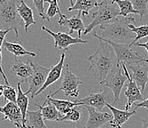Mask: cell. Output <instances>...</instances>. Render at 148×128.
<instances>
[{"instance_id": "6da1fadb", "label": "cell", "mask_w": 148, "mask_h": 128, "mask_svg": "<svg viewBox=\"0 0 148 128\" xmlns=\"http://www.w3.org/2000/svg\"><path fill=\"white\" fill-rule=\"evenodd\" d=\"M91 63L89 71L99 83L105 80L106 77L116 67V58L114 49L110 44L99 40L97 49L88 57Z\"/></svg>"}, {"instance_id": "7a4b0ae2", "label": "cell", "mask_w": 148, "mask_h": 128, "mask_svg": "<svg viewBox=\"0 0 148 128\" xmlns=\"http://www.w3.org/2000/svg\"><path fill=\"white\" fill-rule=\"evenodd\" d=\"M136 25L135 18L132 16L118 17L114 22L105 27H99L102 30L103 38L117 44H128L132 39L134 40L136 35L129 27V25Z\"/></svg>"}, {"instance_id": "3957f363", "label": "cell", "mask_w": 148, "mask_h": 128, "mask_svg": "<svg viewBox=\"0 0 148 128\" xmlns=\"http://www.w3.org/2000/svg\"><path fill=\"white\" fill-rule=\"evenodd\" d=\"M119 16V9L111 2L107 0H103L99 3L97 10L92 14V20L87 26H86L83 34L87 35L92 32L97 26L99 27L114 22Z\"/></svg>"}, {"instance_id": "277c9868", "label": "cell", "mask_w": 148, "mask_h": 128, "mask_svg": "<svg viewBox=\"0 0 148 128\" xmlns=\"http://www.w3.org/2000/svg\"><path fill=\"white\" fill-rule=\"evenodd\" d=\"M20 18L16 0H0V29L14 31L16 41L18 38V28L21 25Z\"/></svg>"}, {"instance_id": "5b68a950", "label": "cell", "mask_w": 148, "mask_h": 128, "mask_svg": "<svg viewBox=\"0 0 148 128\" xmlns=\"http://www.w3.org/2000/svg\"><path fill=\"white\" fill-rule=\"evenodd\" d=\"M94 36L99 40H102L111 46L116 55V67H122V63L125 64V66L132 65V64L138 63V62L146 59L140 55L138 52L133 50L132 48H130L129 44H122L112 42V41L103 38L101 36H98L96 33H94Z\"/></svg>"}, {"instance_id": "8992f818", "label": "cell", "mask_w": 148, "mask_h": 128, "mask_svg": "<svg viewBox=\"0 0 148 128\" xmlns=\"http://www.w3.org/2000/svg\"><path fill=\"white\" fill-rule=\"evenodd\" d=\"M127 80L125 75L122 67H116L108 75L105 80L99 83L103 87H107L111 90L114 97V104H116L120 100V94L123 86Z\"/></svg>"}, {"instance_id": "52a82bcc", "label": "cell", "mask_w": 148, "mask_h": 128, "mask_svg": "<svg viewBox=\"0 0 148 128\" xmlns=\"http://www.w3.org/2000/svg\"><path fill=\"white\" fill-rule=\"evenodd\" d=\"M65 68V74H64V78L62 79L60 87L57 91L50 94L51 97L56 95L60 91H63L66 97H69L77 98L79 96L80 92H79L78 87L80 85L83 83V81L80 77L76 76L75 74L70 71L69 68V64H66Z\"/></svg>"}, {"instance_id": "ba28073f", "label": "cell", "mask_w": 148, "mask_h": 128, "mask_svg": "<svg viewBox=\"0 0 148 128\" xmlns=\"http://www.w3.org/2000/svg\"><path fill=\"white\" fill-rule=\"evenodd\" d=\"M29 62L33 67V72L27 81L29 88L25 94L26 95L30 94V97L32 99H34L35 94L41 89V87L45 83L50 68H47V67L36 64V63H33L30 60H29Z\"/></svg>"}, {"instance_id": "9c48e42d", "label": "cell", "mask_w": 148, "mask_h": 128, "mask_svg": "<svg viewBox=\"0 0 148 128\" xmlns=\"http://www.w3.org/2000/svg\"><path fill=\"white\" fill-rule=\"evenodd\" d=\"M122 67L125 75L126 76L127 81H128L127 84V88L125 91V95L127 99V102L125 104V110H129V109L130 108V107L134 102H142L145 100V99L143 97L142 93L140 91L139 88L138 87L136 83L134 82V79L130 77V75L127 71V68H126L125 64L122 63Z\"/></svg>"}, {"instance_id": "30bf717a", "label": "cell", "mask_w": 148, "mask_h": 128, "mask_svg": "<svg viewBox=\"0 0 148 128\" xmlns=\"http://www.w3.org/2000/svg\"><path fill=\"white\" fill-rule=\"evenodd\" d=\"M127 66L132 71V73L130 74V77L134 79L143 94L146 84L148 83V60L145 59Z\"/></svg>"}, {"instance_id": "8fae6325", "label": "cell", "mask_w": 148, "mask_h": 128, "mask_svg": "<svg viewBox=\"0 0 148 128\" xmlns=\"http://www.w3.org/2000/svg\"><path fill=\"white\" fill-rule=\"evenodd\" d=\"M41 29L53 38L54 41H55V47L56 48H58L60 50H68L69 46L74 45V44H86L88 42V41L86 40H83L78 37H72L69 33L67 34V33H60V32H58V33L52 32V30L47 28L45 26H42Z\"/></svg>"}, {"instance_id": "7c38bea8", "label": "cell", "mask_w": 148, "mask_h": 128, "mask_svg": "<svg viewBox=\"0 0 148 128\" xmlns=\"http://www.w3.org/2000/svg\"><path fill=\"white\" fill-rule=\"evenodd\" d=\"M84 106L88 112V118L83 128H99L112 120L113 116L107 112L99 111L90 106Z\"/></svg>"}, {"instance_id": "4fadbf2b", "label": "cell", "mask_w": 148, "mask_h": 128, "mask_svg": "<svg viewBox=\"0 0 148 128\" xmlns=\"http://www.w3.org/2000/svg\"><path fill=\"white\" fill-rule=\"evenodd\" d=\"M0 113L4 115L3 120H9L17 128H25L23 124L21 112L16 104L8 102L3 107H0Z\"/></svg>"}, {"instance_id": "5bb4252c", "label": "cell", "mask_w": 148, "mask_h": 128, "mask_svg": "<svg viewBox=\"0 0 148 128\" xmlns=\"http://www.w3.org/2000/svg\"><path fill=\"white\" fill-rule=\"evenodd\" d=\"M27 63H24L21 60L17 58V57L14 56V60L10 66V71L14 76L17 77V79L21 82L27 83L28 78L32 75L33 72V67L31 66L29 59H27Z\"/></svg>"}, {"instance_id": "9a60e30c", "label": "cell", "mask_w": 148, "mask_h": 128, "mask_svg": "<svg viewBox=\"0 0 148 128\" xmlns=\"http://www.w3.org/2000/svg\"><path fill=\"white\" fill-rule=\"evenodd\" d=\"M66 57V54L65 52H62L61 55H60V59L59 60L58 63L55 66H52L50 68L49 70V72L47 75V77L46 79L45 83L44 84V86L41 87V89L38 91L36 94H35V97L38 96V94H40L41 93H42L43 91H45L48 87L52 85L53 83H55L56 82H57L59 79H60V76L62 75V71L64 69V60H65Z\"/></svg>"}, {"instance_id": "2e32d148", "label": "cell", "mask_w": 148, "mask_h": 128, "mask_svg": "<svg viewBox=\"0 0 148 128\" xmlns=\"http://www.w3.org/2000/svg\"><path fill=\"white\" fill-rule=\"evenodd\" d=\"M80 12L75 16H73L71 18H67L65 15L62 18H59L58 25L60 26H67L69 28V34L71 35L76 31L78 34V38H81L82 33H84L86 27H85L83 21L81 18Z\"/></svg>"}, {"instance_id": "e0dca14e", "label": "cell", "mask_w": 148, "mask_h": 128, "mask_svg": "<svg viewBox=\"0 0 148 128\" xmlns=\"http://www.w3.org/2000/svg\"><path fill=\"white\" fill-rule=\"evenodd\" d=\"M74 102L82 103L83 106L86 105L92 107L99 111H102L103 109L106 106V103H107L104 91H101L97 93H93L86 97L75 99Z\"/></svg>"}, {"instance_id": "ac0fdd59", "label": "cell", "mask_w": 148, "mask_h": 128, "mask_svg": "<svg viewBox=\"0 0 148 128\" xmlns=\"http://www.w3.org/2000/svg\"><path fill=\"white\" fill-rule=\"evenodd\" d=\"M106 106L110 109L113 114V118L110 122V125L113 128H122L124 124L127 122L129 118L135 115L136 113V110H132V111L119 110V109L114 107L108 102L106 103Z\"/></svg>"}, {"instance_id": "d6986e66", "label": "cell", "mask_w": 148, "mask_h": 128, "mask_svg": "<svg viewBox=\"0 0 148 128\" xmlns=\"http://www.w3.org/2000/svg\"><path fill=\"white\" fill-rule=\"evenodd\" d=\"M17 11L20 18L22 19L25 24V31L27 33L28 29L32 25H36V22L33 16V9L29 8L25 2L24 0H21V2L18 5H17Z\"/></svg>"}, {"instance_id": "ffe728a7", "label": "cell", "mask_w": 148, "mask_h": 128, "mask_svg": "<svg viewBox=\"0 0 148 128\" xmlns=\"http://www.w3.org/2000/svg\"><path fill=\"white\" fill-rule=\"evenodd\" d=\"M45 101H48L50 103H52L62 116L66 114L72 108L77 107V106H83V104L80 103V102H75L74 101L72 102L70 100H64V99H54V98L51 97L50 94L47 96V99Z\"/></svg>"}, {"instance_id": "44dd1931", "label": "cell", "mask_w": 148, "mask_h": 128, "mask_svg": "<svg viewBox=\"0 0 148 128\" xmlns=\"http://www.w3.org/2000/svg\"><path fill=\"white\" fill-rule=\"evenodd\" d=\"M43 104L44 105H42L35 104V105L41 110L44 121L47 120V121H50V122H58L59 119L62 116V115L59 113L56 107L48 101H45Z\"/></svg>"}, {"instance_id": "7402d4cb", "label": "cell", "mask_w": 148, "mask_h": 128, "mask_svg": "<svg viewBox=\"0 0 148 128\" xmlns=\"http://www.w3.org/2000/svg\"><path fill=\"white\" fill-rule=\"evenodd\" d=\"M99 3L97 0H76L72 6L68 8V11L77 10L80 12L83 16L89 15V11L95 8H98Z\"/></svg>"}, {"instance_id": "603a6c76", "label": "cell", "mask_w": 148, "mask_h": 128, "mask_svg": "<svg viewBox=\"0 0 148 128\" xmlns=\"http://www.w3.org/2000/svg\"><path fill=\"white\" fill-rule=\"evenodd\" d=\"M26 126L27 128H47L39 108L34 111L28 110L26 117Z\"/></svg>"}, {"instance_id": "cb8c5ba5", "label": "cell", "mask_w": 148, "mask_h": 128, "mask_svg": "<svg viewBox=\"0 0 148 128\" xmlns=\"http://www.w3.org/2000/svg\"><path fill=\"white\" fill-rule=\"evenodd\" d=\"M17 88H18V93H17V99L16 105L20 109L22 114L23 117V124L25 128H27L26 126V117L27 113L28 111V105H29V98L27 95L23 92L21 88V83L18 82L17 84Z\"/></svg>"}, {"instance_id": "d4e9b609", "label": "cell", "mask_w": 148, "mask_h": 128, "mask_svg": "<svg viewBox=\"0 0 148 128\" xmlns=\"http://www.w3.org/2000/svg\"><path fill=\"white\" fill-rule=\"evenodd\" d=\"M3 47L7 51L13 54L15 57H21V56H32L36 57V54L29 52L22 47L21 44L16 43H10L5 41L3 42Z\"/></svg>"}, {"instance_id": "484cf974", "label": "cell", "mask_w": 148, "mask_h": 128, "mask_svg": "<svg viewBox=\"0 0 148 128\" xmlns=\"http://www.w3.org/2000/svg\"><path fill=\"white\" fill-rule=\"evenodd\" d=\"M111 3L117 4L119 9V16L127 17L129 14H138L134 10L133 5L130 0H111Z\"/></svg>"}, {"instance_id": "4316f807", "label": "cell", "mask_w": 148, "mask_h": 128, "mask_svg": "<svg viewBox=\"0 0 148 128\" xmlns=\"http://www.w3.org/2000/svg\"><path fill=\"white\" fill-rule=\"evenodd\" d=\"M129 27L131 29L132 32L136 35L135 38L129 44L130 48H132V46H134L136 43L138 42V40L148 36V24L139 27H136L133 24H130L129 25Z\"/></svg>"}, {"instance_id": "83f0119b", "label": "cell", "mask_w": 148, "mask_h": 128, "mask_svg": "<svg viewBox=\"0 0 148 128\" xmlns=\"http://www.w3.org/2000/svg\"><path fill=\"white\" fill-rule=\"evenodd\" d=\"M134 10L138 12L140 21H142L145 15L147 13L148 0H130Z\"/></svg>"}, {"instance_id": "f1b7e54d", "label": "cell", "mask_w": 148, "mask_h": 128, "mask_svg": "<svg viewBox=\"0 0 148 128\" xmlns=\"http://www.w3.org/2000/svg\"><path fill=\"white\" fill-rule=\"evenodd\" d=\"M81 118V112L79 110L74 107L67 113L65 115L62 116L59 119L58 122H79Z\"/></svg>"}, {"instance_id": "f546056e", "label": "cell", "mask_w": 148, "mask_h": 128, "mask_svg": "<svg viewBox=\"0 0 148 128\" xmlns=\"http://www.w3.org/2000/svg\"><path fill=\"white\" fill-rule=\"evenodd\" d=\"M3 97L5 100L16 104L17 93L14 88L12 87L11 86H6V85H5Z\"/></svg>"}, {"instance_id": "4dcf8cb0", "label": "cell", "mask_w": 148, "mask_h": 128, "mask_svg": "<svg viewBox=\"0 0 148 128\" xmlns=\"http://www.w3.org/2000/svg\"><path fill=\"white\" fill-rule=\"evenodd\" d=\"M57 13L59 14V18H62L64 16V14L61 13L60 8H59L58 3L57 2H52L49 3V8L47 9V11L46 13V16H47V21H50V19L53 18Z\"/></svg>"}, {"instance_id": "1f68e13d", "label": "cell", "mask_w": 148, "mask_h": 128, "mask_svg": "<svg viewBox=\"0 0 148 128\" xmlns=\"http://www.w3.org/2000/svg\"><path fill=\"white\" fill-rule=\"evenodd\" d=\"M44 2L45 0H33V5L38 15L41 17L42 21L47 20V16H46L45 9H44Z\"/></svg>"}, {"instance_id": "d6a6232c", "label": "cell", "mask_w": 148, "mask_h": 128, "mask_svg": "<svg viewBox=\"0 0 148 128\" xmlns=\"http://www.w3.org/2000/svg\"><path fill=\"white\" fill-rule=\"evenodd\" d=\"M2 49H0V74L2 75V79H3L4 82H5V85L6 86H10V83H9L8 80L7 79V77L6 75H5L4 73V71L2 69Z\"/></svg>"}, {"instance_id": "836d02e7", "label": "cell", "mask_w": 148, "mask_h": 128, "mask_svg": "<svg viewBox=\"0 0 148 128\" xmlns=\"http://www.w3.org/2000/svg\"><path fill=\"white\" fill-rule=\"evenodd\" d=\"M135 107L136 109H138L139 108V107H141V108H145L148 110V97L146 99H145L143 102H139V103L138 104H136Z\"/></svg>"}, {"instance_id": "e575fe53", "label": "cell", "mask_w": 148, "mask_h": 128, "mask_svg": "<svg viewBox=\"0 0 148 128\" xmlns=\"http://www.w3.org/2000/svg\"><path fill=\"white\" fill-rule=\"evenodd\" d=\"M11 31L10 29H7V30H3V29H0V44H3V42L5 41V38L8 33Z\"/></svg>"}, {"instance_id": "d590c367", "label": "cell", "mask_w": 148, "mask_h": 128, "mask_svg": "<svg viewBox=\"0 0 148 128\" xmlns=\"http://www.w3.org/2000/svg\"><path fill=\"white\" fill-rule=\"evenodd\" d=\"M135 46H137V47H143L146 49V51L147 52L148 54V41H146L145 43H142V42H137L134 44Z\"/></svg>"}, {"instance_id": "8d00e7d4", "label": "cell", "mask_w": 148, "mask_h": 128, "mask_svg": "<svg viewBox=\"0 0 148 128\" xmlns=\"http://www.w3.org/2000/svg\"><path fill=\"white\" fill-rule=\"evenodd\" d=\"M141 122L142 123V128H148V119H142L141 118Z\"/></svg>"}, {"instance_id": "74e56055", "label": "cell", "mask_w": 148, "mask_h": 128, "mask_svg": "<svg viewBox=\"0 0 148 128\" xmlns=\"http://www.w3.org/2000/svg\"><path fill=\"white\" fill-rule=\"evenodd\" d=\"M4 89H5V85H0V97L3 95Z\"/></svg>"}, {"instance_id": "f35d334b", "label": "cell", "mask_w": 148, "mask_h": 128, "mask_svg": "<svg viewBox=\"0 0 148 128\" xmlns=\"http://www.w3.org/2000/svg\"><path fill=\"white\" fill-rule=\"evenodd\" d=\"M46 2H48V3H52V2H58V0H45Z\"/></svg>"}, {"instance_id": "ab89813d", "label": "cell", "mask_w": 148, "mask_h": 128, "mask_svg": "<svg viewBox=\"0 0 148 128\" xmlns=\"http://www.w3.org/2000/svg\"><path fill=\"white\" fill-rule=\"evenodd\" d=\"M58 1H60V0H58ZM69 2H70V4H71V6H72V5H74V3H73V0H69Z\"/></svg>"}, {"instance_id": "60d3db41", "label": "cell", "mask_w": 148, "mask_h": 128, "mask_svg": "<svg viewBox=\"0 0 148 128\" xmlns=\"http://www.w3.org/2000/svg\"><path fill=\"white\" fill-rule=\"evenodd\" d=\"M2 75H1V74H0V79H2Z\"/></svg>"}, {"instance_id": "b9f144b4", "label": "cell", "mask_w": 148, "mask_h": 128, "mask_svg": "<svg viewBox=\"0 0 148 128\" xmlns=\"http://www.w3.org/2000/svg\"><path fill=\"white\" fill-rule=\"evenodd\" d=\"M72 128H76V127H72Z\"/></svg>"}]
</instances>
